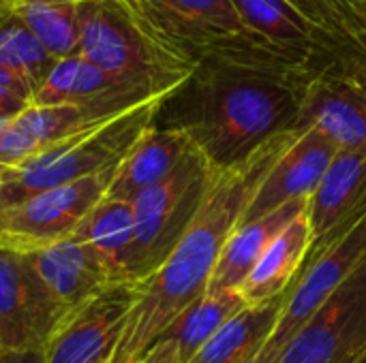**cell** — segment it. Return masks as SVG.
<instances>
[{"instance_id": "12", "label": "cell", "mask_w": 366, "mask_h": 363, "mask_svg": "<svg viewBox=\"0 0 366 363\" xmlns=\"http://www.w3.org/2000/svg\"><path fill=\"white\" fill-rule=\"evenodd\" d=\"M366 342V257L287 344L279 363H335Z\"/></svg>"}, {"instance_id": "22", "label": "cell", "mask_w": 366, "mask_h": 363, "mask_svg": "<svg viewBox=\"0 0 366 363\" xmlns=\"http://www.w3.org/2000/svg\"><path fill=\"white\" fill-rule=\"evenodd\" d=\"M285 295L268 304L247 306L244 310H240L199 349V353L189 363L253 362L277 327Z\"/></svg>"}, {"instance_id": "30", "label": "cell", "mask_w": 366, "mask_h": 363, "mask_svg": "<svg viewBox=\"0 0 366 363\" xmlns=\"http://www.w3.org/2000/svg\"><path fill=\"white\" fill-rule=\"evenodd\" d=\"M0 363H45L43 349H21V351H2Z\"/></svg>"}, {"instance_id": "20", "label": "cell", "mask_w": 366, "mask_h": 363, "mask_svg": "<svg viewBox=\"0 0 366 363\" xmlns=\"http://www.w3.org/2000/svg\"><path fill=\"white\" fill-rule=\"evenodd\" d=\"M309 199L292 201L253 223H240L229 240L223 246L221 259L214 267V274L210 278L208 289L223 291V289H234L238 291L240 285L247 280L255 263L262 259L270 242L300 214L305 212Z\"/></svg>"}, {"instance_id": "4", "label": "cell", "mask_w": 366, "mask_h": 363, "mask_svg": "<svg viewBox=\"0 0 366 363\" xmlns=\"http://www.w3.org/2000/svg\"><path fill=\"white\" fill-rule=\"evenodd\" d=\"M77 53L114 79L172 96L195 66L154 45L116 0H90Z\"/></svg>"}, {"instance_id": "26", "label": "cell", "mask_w": 366, "mask_h": 363, "mask_svg": "<svg viewBox=\"0 0 366 363\" xmlns=\"http://www.w3.org/2000/svg\"><path fill=\"white\" fill-rule=\"evenodd\" d=\"M309 21L352 45L366 60V6L360 0H287Z\"/></svg>"}, {"instance_id": "19", "label": "cell", "mask_w": 366, "mask_h": 363, "mask_svg": "<svg viewBox=\"0 0 366 363\" xmlns=\"http://www.w3.org/2000/svg\"><path fill=\"white\" fill-rule=\"evenodd\" d=\"M311 244H313V233H311V225H309V216L305 208V212H300L270 242L262 259L255 263L247 280L240 285L238 293L242 295L247 306L268 304L285 295L294 287L309 257Z\"/></svg>"}, {"instance_id": "9", "label": "cell", "mask_w": 366, "mask_h": 363, "mask_svg": "<svg viewBox=\"0 0 366 363\" xmlns=\"http://www.w3.org/2000/svg\"><path fill=\"white\" fill-rule=\"evenodd\" d=\"M133 304L135 282L122 280L71 308L43 347L45 363H112Z\"/></svg>"}, {"instance_id": "1", "label": "cell", "mask_w": 366, "mask_h": 363, "mask_svg": "<svg viewBox=\"0 0 366 363\" xmlns=\"http://www.w3.org/2000/svg\"><path fill=\"white\" fill-rule=\"evenodd\" d=\"M296 135L298 128L285 131L249 158L212 169L204 201L176 248L159 270L135 282V304L112 363L142 362L169 325L208 291L225 242L240 225L268 169Z\"/></svg>"}, {"instance_id": "10", "label": "cell", "mask_w": 366, "mask_h": 363, "mask_svg": "<svg viewBox=\"0 0 366 363\" xmlns=\"http://www.w3.org/2000/svg\"><path fill=\"white\" fill-rule=\"evenodd\" d=\"M232 4L251 34L317 75L339 64L366 68V60L352 45L309 21L287 0H232Z\"/></svg>"}, {"instance_id": "29", "label": "cell", "mask_w": 366, "mask_h": 363, "mask_svg": "<svg viewBox=\"0 0 366 363\" xmlns=\"http://www.w3.org/2000/svg\"><path fill=\"white\" fill-rule=\"evenodd\" d=\"M30 107L28 101L15 96L13 92L0 88V120H13Z\"/></svg>"}, {"instance_id": "15", "label": "cell", "mask_w": 366, "mask_h": 363, "mask_svg": "<svg viewBox=\"0 0 366 363\" xmlns=\"http://www.w3.org/2000/svg\"><path fill=\"white\" fill-rule=\"evenodd\" d=\"M337 152V143L320 128H298L294 141L268 169L240 223H253L292 201L309 199Z\"/></svg>"}, {"instance_id": "2", "label": "cell", "mask_w": 366, "mask_h": 363, "mask_svg": "<svg viewBox=\"0 0 366 363\" xmlns=\"http://www.w3.org/2000/svg\"><path fill=\"white\" fill-rule=\"evenodd\" d=\"M311 79L251 56H214L161 107L157 120L184 131L212 167H229L294 131Z\"/></svg>"}, {"instance_id": "33", "label": "cell", "mask_w": 366, "mask_h": 363, "mask_svg": "<svg viewBox=\"0 0 366 363\" xmlns=\"http://www.w3.org/2000/svg\"><path fill=\"white\" fill-rule=\"evenodd\" d=\"M358 351H360V349H358ZM358 351H354V353H350V355H345V357H341L339 362H335V363H352V359L356 357V353H358Z\"/></svg>"}, {"instance_id": "13", "label": "cell", "mask_w": 366, "mask_h": 363, "mask_svg": "<svg viewBox=\"0 0 366 363\" xmlns=\"http://www.w3.org/2000/svg\"><path fill=\"white\" fill-rule=\"evenodd\" d=\"M313 244L307 261H313L366 218V148L339 150L322 182L307 201Z\"/></svg>"}, {"instance_id": "18", "label": "cell", "mask_w": 366, "mask_h": 363, "mask_svg": "<svg viewBox=\"0 0 366 363\" xmlns=\"http://www.w3.org/2000/svg\"><path fill=\"white\" fill-rule=\"evenodd\" d=\"M107 98H122L142 105L152 98H167V96L114 79L112 75L103 73L99 66L90 64L86 58L75 53L56 62L47 79L36 88L32 96V105L34 107L84 105V103L107 101Z\"/></svg>"}, {"instance_id": "7", "label": "cell", "mask_w": 366, "mask_h": 363, "mask_svg": "<svg viewBox=\"0 0 366 363\" xmlns=\"http://www.w3.org/2000/svg\"><path fill=\"white\" fill-rule=\"evenodd\" d=\"M120 165L90 178L36 193L0 210L4 248L34 252L73 235L86 214L107 195Z\"/></svg>"}, {"instance_id": "25", "label": "cell", "mask_w": 366, "mask_h": 363, "mask_svg": "<svg viewBox=\"0 0 366 363\" xmlns=\"http://www.w3.org/2000/svg\"><path fill=\"white\" fill-rule=\"evenodd\" d=\"M56 58L39 43L26 24L11 11L0 17V66L19 73L36 88L56 66Z\"/></svg>"}, {"instance_id": "37", "label": "cell", "mask_w": 366, "mask_h": 363, "mask_svg": "<svg viewBox=\"0 0 366 363\" xmlns=\"http://www.w3.org/2000/svg\"><path fill=\"white\" fill-rule=\"evenodd\" d=\"M249 363H255V359H253V362H249Z\"/></svg>"}, {"instance_id": "27", "label": "cell", "mask_w": 366, "mask_h": 363, "mask_svg": "<svg viewBox=\"0 0 366 363\" xmlns=\"http://www.w3.org/2000/svg\"><path fill=\"white\" fill-rule=\"evenodd\" d=\"M0 88L13 92L15 96L28 101L32 105V96H34V88L30 86V81L26 77H21L19 73L15 71H9V68H2L0 66Z\"/></svg>"}, {"instance_id": "35", "label": "cell", "mask_w": 366, "mask_h": 363, "mask_svg": "<svg viewBox=\"0 0 366 363\" xmlns=\"http://www.w3.org/2000/svg\"><path fill=\"white\" fill-rule=\"evenodd\" d=\"M362 4H365V6H366V0H362Z\"/></svg>"}, {"instance_id": "38", "label": "cell", "mask_w": 366, "mask_h": 363, "mask_svg": "<svg viewBox=\"0 0 366 363\" xmlns=\"http://www.w3.org/2000/svg\"><path fill=\"white\" fill-rule=\"evenodd\" d=\"M15 2H19V0H15Z\"/></svg>"}, {"instance_id": "8", "label": "cell", "mask_w": 366, "mask_h": 363, "mask_svg": "<svg viewBox=\"0 0 366 363\" xmlns=\"http://www.w3.org/2000/svg\"><path fill=\"white\" fill-rule=\"evenodd\" d=\"M365 257L366 218L339 244L313 261H305L294 287L285 295L277 327L262 347L255 363H279L287 344L302 332V327L317 315V310L332 297Z\"/></svg>"}, {"instance_id": "17", "label": "cell", "mask_w": 366, "mask_h": 363, "mask_svg": "<svg viewBox=\"0 0 366 363\" xmlns=\"http://www.w3.org/2000/svg\"><path fill=\"white\" fill-rule=\"evenodd\" d=\"M193 145L195 143L184 131L159 126L154 122L120 163L105 197L133 203L144 190L169 178Z\"/></svg>"}, {"instance_id": "39", "label": "cell", "mask_w": 366, "mask_h": 363, "mask_svg": "<svg viewBox=\"0 0 366 363\" xmlns=\"http://www.w3.org/2000/svg\"><path fill=\"white\" fill-rule=\"evenodd\" d=\"M360 2H362V0H360Z\"/></svg>"}, {"instance_id": "31", "label": "cell", "mask_w": 366, "mask_h": 363, "mask_svg": "<svg viewBox=\"0 0 366 363\" xmlns=\"http://www.w3.org/2000/svg\"><path fill=\"white\" fill-rule=\"evenodd\" d=\"M13 6H15V0H0V17L6 15V13H11Z\"/></svg>"}, {"instance_id": "5", "label": "cell", "mask_w": 366, "mask_h": 363, "mask_svg": "<svg viewBox=\"0 0 366 363\" xmlns=\"http://www.w3.org/2000/svg\"><path fill=\"white\" fill-rule=\"evenodd\" d=\"M212 169L193 145L169 178L133 199L135 240L127 267L131 282L148 278L176 248L204 201Z\"/></svg>"}, {"instance_id": "24", "label": "cell", "mask_w": 366, "mask_h": 363, "mask_svg": "<svg viewBox=\"0 0 366 363\" xmlns=\"http://www.w3.org/2000/svg\"><path fill=\"white\" fill-rule=\"evenodd\" d=\"M244 308L247 302L238 291L208 289L169 325V329L161 338L176 344L180 363H189L232 317H236Z\"/></svg>"}, {"instance_id": "32", "label": "cell", "mask_w": 366, "mask_h": 363, "mask_svg": "<svg viewBox=\"0 0 366 363\" xmlns=\"http://www.w3.org/2000/svg\"><path fill=\"white\" fill-rule=\"evenodd\" d=\"M352 363H366V342H365V347L356 353V357L352 359Z\"/></svg>"}, {"instance_id": "14", "label": "cell", "mask_w": 366, "mask_h": 363, "mask_svg": "<svg viewBox=\"0 0 366 363\" xmlns=\"http://www.w3.org/2000/svg\"><path fill=\"white\" fill-rule=\"evenodd\" d=\"M309 126L328 135L339 150H365L366 68L339 64L309 83L296 128Z\"/></svg>"}, {"instance_id": "28", "label": "cell", "mask_w": 366, "mask_h": 363, "mask_svg": "<svg viewBox=\"0 0 366 363\" xmlns=\"http://www.w3.org/2000/svg\"><path fill=\"white\" fill-rule=\"evenodd\" d=\"M139 363H180L178 349H176L174 342H169L165 338H159Z\"/></svg>"}, {"instance_id": "21", "label": "cell", "mask_w": 366, "mask_h": 363, "mask_svg": "<svg viewBox=\"0 0 366 363\" xmlns=\"http://www.w3.org/2000/svg\"><path fill=\"white\" fill-rule=\"evenodd\" d=\"M71 237L88 244L103 259L114 280H129L127 267L135 240V214L131 201L103 197L86 214Z\"/></svg>"}, {"instance_id": "3", "label": "cell", "mask_w": 366, "mask_h": 363, "mask_svg": "<svg viewBox=\"0 0 366 363\" xmlns=\"http://www.w3.org/2000/svg\"><path fill=\"white\" fill-rule=\"evenodd\" d=\"M167 98H152L137 105L118 118L54 143L45 152L9 169L0 184V210L36 193L64 186L120 165L137 139L154 126Z\"/></svg>"}, {"instance_id": "16", "label": "cell", "mask_w": 366, "mask_h": 363, "mask_svg": "<svg viewBox=\"0 0 366 363\" xmlns=\"http://www.w3.org/2000/svg\"><path fill=\"white\" fill-rule=\"evenodd\" d=\"M28 255L39 278L64 315L103 287L118 282L103 259L88 244L73 237Z\"/></svg>"}, {"instance_id": "11", "label": "cell", "mask_w": 366, "mask_h": 363, "mask_svg": "<svg viewBox=\"0 0 366 363\" xmlns=\"http://www.w3.org/2000/svg\"><path fill=\"white\" fill-rule=\"evenodd\" d=\"M62 317L30 255L0 248V349H43Z\"/></svg>"}, {"instance_id": "6", "label": "cell", "mask_w": 366, "mask_h": 363, "mask_svg": "<svg viewBox=\"0 0 366 363\" xmlns=\"http://www.w3.org/2000/svg\"><path fill=\"white\" fill-rule=\"evenodd\" d=\"M133 24L169 56L199 66L232 51L251 32L232 0H116Z\"/></svg>"}, {"instance_id": "23", "label": "cell", "mask_w": 366, "mask_h": 363, "mask_svg": "<svg viewBox=\"0 0 366 363\" xmlns=\"http://www.w3.org/2000/svg\"><path fill=\"white\" fill-rule=\"evenodd\" d=\"M90 0H19L13 13L56 58L75 56Z\"/></svg>"}, {"instance_id": "36", "label": "cell", "mask_w": 366, "mask_h": 363, "mask_svg": "<svg viewBox=\"0 0 366 363\" xmlns=\"http://www.w3.org/2000/svg\"><path fill=\"white\" fill-rule=\"evenodd\" d=\"M99 363H109V362H99Z\"/></svg>"}, {"instance_id": "34", "label": "cell", "mask_w": 366, "mask_h": 363, "mask_svg": "<svg viewBox=\"0 0 366 363\" xmlns=\"http://www.w3.org/2000/svg\"><path fill=\"white\" fill-rule=\"evenodd\" d=\"M0 248H4V240H2V233H0Z\"/></svg>"}]
</instances>
